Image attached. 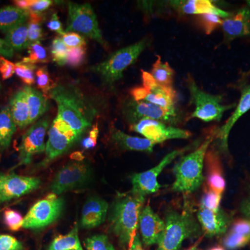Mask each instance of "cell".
Returning <instances> with one entry per match:
<instances>
[{
	"label": "cell",
	"instance_id": "1",
	"mask_svg": "<svg viewBox=\"0 0 250 250\" xmlns=\"http://www.w3.org/2000/svg\"><path fill=\"white\" fill-rule=\"evenodd\" d=\"M49 95L57 103V116L80 136L91 126L99 113L96 104L76 85L57 83L52 85Z\"/></svg>",
	"mask_w": 250,
	"mask_h": 250
},
{
	"label": "cell",
	"instance_id": "2",
	"mask_svg": "<svg viewBox=\"0 0 250 250\" xmlns=\"http://www.w3.org/2000/svg\"><path fill=\"white\" fill-rule=\"evenodd\" d=\"M146 197L130 191L116 199L109 213L110 228L121 246L129 247L139 228Z\"/></svg>",
	"mask_w": 250,
	"mask_h": 250
},
{
	"label": "cell",
	"instance_id": "3",
	"mask_svg": "<svg viewBox=\"0 0 250 250\" xmlns=\"http://www.w3.org/2000/svg\"><path fill=\"white\" fill-rule=\"evenodd\" d=\"M215 134L216 131L208 135L200 147L190 154L182 156L174 166L175 179L172 187L174 192H191L202 185L205 179L203 168L206 155L215 139Z\"/></svg>",
	"mask_w": 250,
	"mask_h": 250
},
{
	"label": "cell",
	"instance_id": "4",
	"mask_svg": "<svg viewBox=\"0 0 250 250\" xmlns=\"http://www.w3.org/2000/svg\"><path fill=\"white\" fill-rule=\"evenodd\" d=\"M149 44V39L144 38L136 43L113 52L104 62L90 67V70L100 77L105 86L112 88L123 78L125 70L137 61Z\"/></svg>",
	"mask_w": 250,
	"mask_h": 250
},
{
	"label": "cell",
	"instance_id": "5",
	"mask_svg": "<svg viewBox=\"0 0 250 250\" xmlns=\"http://www.w3.org/2000/svg\"><path fill=\"white\" fill-rule=\"evenodd\" d=\"M165 230L158 243L157 250H179L186 239L201 235L202 229L191 210H171L166 215Z\"/></svg>",
	"mask_w": 250,
	"mask_h": 250
},
{
	"label": "cell",
	"instance_id": "6",
	"mask_svg": "<svg viewBox=\"0 0 250 250\" xmlns=\"http://www.w3.org/2000/svg\"><path fill=\"white\" fill-rule=\"evenodd\" d=\"M121 111L123 118L131 125L143 119H152L176 126L185 119L184 112L177 106L161 107L146 102L136 101L132 97L122 102Z\"/></svg>",
	"mask_w": 250,
	"mask_h": 250
},
{
	"label": "cell",
	"instance_id": "7",
	"mask_svg": "<svg viewBox=\"0 0 250 250\" xmlns=\"http://www.w3.org/2000/svg\"><path fill=\"white\" fill-rule=\"evenodd\" d=\"M186 83L190 95V104L195 106L190 118H197L206 123L219 122L225 112L236 106V103L224 104L222 95H213L202 90L190 75H188Z\"/></svg>",
	"mask_w": 250,
	"mask_h": 250
},
{
	"label": "cell",
	"instance_id": "8",
	"mask_svg": "<svg viewBox=\"0 0 250 250\" xmlns=\"http://www.w3.org/2000/svg\"><path fill=\"white\" fill-rule=\"evenodd\" d=\"M67 11L68 18L65 32L77 33L96 41L104 47H106V42L104 40L98 18L91 5L88 3L69 2Z\"/></svg>",
	"mask_w": 250,
	"mask_h": 250
},
{
	"label": "cell",
	"instance_id": "9",
	"mask_svg": "<svg viewBox=\"0 0 250 250\" xmlns=\"http://www.w3.org/2000/svg\"><path fill=\"white\" fill-rule=\"evenodd\" d=\"M63 208V199L50 192L31 207L23 220L22 228L42 229L55 222L60 217Z\"/></svg>",
	"mask_w": 250,
	"mask_h": 250
},
{
	"label": "cell",
	"instance_id": "10",
	"mask_svg": "<svg viewBox=\"0 0 250 250\" xmlns=\"http://www.w3.org/2000/svg\"><path fill=\"white\" fill-rule=\"evenodd\" d=\"M80 138L65 121L57 116L49 129L45 158L39 166L45 167L48 165L54 159L67 152Z\"/></svg>",
	"mask_w": 250,
	"mask_h": 250
},
{
	"label": "cell",
	"instance_id": "11",
	"mask_svg": "<svg viewBox=\"0 0 250 250\" xmlns=\"http://www.w3.org/2000/svg\"><path fill=\"white\" fill-rule=\"evenodd\" d=\"M141 72L143 87H136L130 92L134 100L146 102L164 108L177 106L178 96L173 88H166L159 84L149 72L143 70Z\"/></svg>",
	"mask_w": 250,
	"mask_h": 250
},
{
	"label": "cell",
	"instance_id": "12",
	"mask_svg": "<svg viewBox=\"0 0 250 250\" xmlns=\"http://www.w3.org/2000/svg\"><path fill=\"white\" fill-rule=\"evenodd\" d=\"M91 176L89 166L83 161L70 162L57 172L50 185L52 193L60 195L88 183Z\"/></svg>",
	"mask_w": 250,
	"mask_h": 250
},
{
	"label": "cell",
	"instance_id": "13",
	"mask_svg": "<svg viewBox=\"0 0 250 250\" xmlns=\"http://www.w3.org/2000/svg\"><path fill=\"white\" fill-rule=\"evenodd\" d=\"M49 126L48 120L42 118L31 125L24 133L18 147V163L14 168L18 166L29 165L33 156L45 152V139Z\"/></svg>",
	"mask_w": 250,
	"mask_h": 250
},
{
	"label": "cell",
	"instance_id": "14",
	"mask_svg": "<svg viewBox=\"0 0 250 250\" xmlns=\"http://www.w3.org/2000/svg\"><path fill=\"white\" fill-rule=\"evenodd\" d=\"M187 148L175 149L167 154L162 160L152 168L145 172L133 174L131 176L132 189L131 191L137 195L147 196L155 193L161 188V184L158 182V177L162 171L179 156L187 151Z\"/></svg>",
	"mask_w": 250,
	"mask_h": 250
},
{
	"label": "cell",
	"instance_id": "15",
	"mask_svg": "<svg viewBox=\"0 0 250 250\" xmlns=\"http://www.w3.org/2000/svg\"><path fill=\"white\" fill-rule=\"evenodd\" d=\"M130 129L142 135L145 139L155 145L168 140L187 139L191 136V133L187 130L152 119L141 120L131 125Z\"/></svg>",
	"mask_w": 250,
	"mask_h": 250
},
{
	"label": "cell",
	"instance_id": "16",
	"mask_svg": "<svg viewBox=\"0 0 250 250\" xmlns=\"http://www.w3.org/2000/svg\"><path fill=\"white\" fill-rule=\"evenodd\" d=\"M41 179L14 172H0V205L24 196L39 188Z\"/></svg>",
	"mask_w": 250,
	"mask_h": 250
},
{
	"label": "cell",
	"instance_id": "17",
	"mask_svg": "<svg viewBox=\"0 0 250 250\" xmlns=\"http://www.w3.org/2000/svg\"><path fill=\"white\" fill-rule=\"evenodd\" d=\"M197 218L202 231L210 238L225 234L231 224L230 215L221 208L213 210L200 207Z\"/></svg>",
	"mask_w": 250,
	"mask_h": 250
},
{
	"label": "cell",
	"instance_id": "18",
	"mask_svg": "<svg viewBox=\"0 0 250 250\" xmlns=\"http://www.w3.org/2000/svg\"><path fill=\"white\" fill-rule=\"evenodd\" d=\"M241 98L236 105V110L229 118L223 126L216 130L215 138L218 140L219 146L224 152H228V140L230 132L237 121L250 110V83L240 85Z\"/></svg>",
	"mask_w": 250,
	"mask_h": 250
},
{
	"label": "cell",
	"instance_id": "19",
	"mask_svg": "<svg viewBox=\"0 0 250 250\" xmlns=\"http://www.w3.org/2000/svg\"><path fill=\"white\" fill-rule=\"evenodd\" d=\"M139 228L143 243L146 246L158 244L165 230V222L149 205L143 207L140 214Z\"/></svg>",
	"mask_w": 250,
	"mask_h": 250
},
{
	"label": "cell",
	"instance_id": "20",
	"mask_svg": "<svg viewBox=\"0 0 250 250\" xmlns=\"http://www.w3.org/2000/svg\"><path fill=\"white\" fill-rule=\"evenodd\" d=\"M224 42L230 43L238 38L250 36V8L243 7L222 23Z\"/></svg>",
	"mask_w": 250,
	"mask_h": 250
},
{
	"label": "cell",
	"instance_id": "21",
	"mask_svg": "<svg viewBox=\"0 0 250 250\" xmlns=\"http://www.w3.org/2000/svg\"><path fill=\"white\" fill-rule=\"evenodd\" d=\"M170 9L183 15L215 14L221 18H228L230 13L219 9L209 0H187V1H165Z\"/></svg>",
	"mask_w": 250,
	"mask_h": 250
},
{
	"label": "cell",
	"instance_id": "22",
	"mask_svg": "<svg viewBox=\"0 0 250 250\" xmlns=\"http://www.w3.org/2000/svg\"><path fill=\"white\" fill-rule=\"evenodd\" d=\"M108 210V203L103 199L97 197L88 199L82 208L81 228L85 229L98 228L106 220Z\"/></svg>",
	"mask_w": 250,
	"mask_h": 250
},
{
	"label": "cell",
	"instance_id": "23",
	"mask_svg": "<svg viewBox=\"0 0 250 250\" xmlns=\"http://www.w3.org/2000/svg\"><path fill=\"white\" fill-rule=\"evenodd\" d=\"M110 139L115 146L125 151L152 153L155 146L149 140L130 136L114 126L110 130Z\"/></svg>",
	"mask_w": 250,
	"mask_h": 250
},
{
	"label": "cell",
	"instance_id": "24",
	"mask_svg": "<svg viewBox=\"0 0 250 250\" xmlns=\"http://www.w3.org/2000/svg\"><path fill=\"white\" fill-rule=\"evenodd\" d=\"M223 246L229 250L244 248L250 243V222L246 219L235 220L223 239Z\"/></svg>",
	"mask_w": 250,
	"mask_h": 250
},
{
	"label": "cell",
	"instance_id": "25",
	"mask_svg": "<svg viewBox=\"0 0 250 250\" xmlns=\"http://www.w3.org/2000/svg\"><path fill=\"white\" fill-rule=\"evenodd\" d=\"M205 160L208 170L207 181L208 189L223 195L226 188V182L224 178L223 168L218 153L213 149H208Z\"/></svg>",
	"mask_w": 250,
	"mask_h": 250
},
{
	"label": "cell",
	"instance_id": "26",
	"mask_svg": "<svg viewBox=\"0 0 250 250\" xmlns=\"http://www.w3.org/2000/svg\"><path fill=\"white\" fill-rule=\"evenodd\" d=\"M27 95L29 110V124L33 125L49 109L48 99L40 90L34 87L26 85L23 88Z\"/></svg>",
	"mask_w": 250,
	"mask_h": 250
},
{
	"label": "cell",
	"instance_id": "27",
	"mask_svg": "<svg viewBox=\"0 0 250 250\" xmlns=\"http://www.w3.org/2000/svg\"><path fill=\"white\" fill-rule=\"evenodd\" d=\"M9 107L17 127L22 129L29 125V106L27 95L23 88L13 95L9 101Z\"/></svg>",
	"mask_w": 250,
	"mask_h": 250
},
{
	"label": "cell",
	"instance_id": "28",
	"mask_svg": "<svg viewBox=\"0 0 250 250\" xmlns=\"http://www.w3.org/2000/svg\"><path fill=\"white\" fill-rule=\"evenodd\" d=\"M30 12L17 6H7L0 9V30H10L19 24L27 22Z\"/></svg>",
	"mask_w": 250,
	"mask_h": 250
},
{
	"label": "cell",
	"instance_id": "29",
	"mask_svg": "<svg viewBox=\"0 0 250 250\" xmlns=\"http://www.w3.org/2000/svg\"><path fill=\"white\" fill-rule=\"evenodd\" d=\"M17 129L9 106L0 110V151L8 149Z\"/></svg>",
	"mask_w": 250,
	"mask_h": 250
},
{
	"label": "cell",
	"instance_id": "30",
	"mask_svg": "<svg viewBox=\"0 0 250 250\" xmlns=\"http://www.w3.org/2000/svg\"><path fill=\"white\" fill-rule=\"evenodd\" d=\"M79 226L75 224L70 232L54 238L47 250H83L79 237Z\"/></svg>",
	"mask_w": 250,
	"mask_h": 250
},
{
	"label": "cell",
	"instance_id": "31",
	"mask_svg": "<svg viewBox=\"0 0 250 250\" xmlns=\"http://www.w3.org/2000/svg\"><path fill=\"white\" fill-rule=\"evenodd\" d=\"M5 34V41L14 51L22 50L29 47L27 22L12 28Z\"/></svg>",
	"mask_w": 250,
	"mask_h": 250
},
{
	"label": "cell",
	"instance_id": "32",
	"mask_svg": "<svg viewBox=\"0 0 250 250\" xmlns=\"http://www.w3.org/2000/svg\"><path fill=\"white\" fill-rule=\"evenodd\" d=\"M156 57L157 60L153 65L150 75L159 84L166 88H173L172 85L175 72L170 66L168 62H163L159 56L157 55Z\"/></svg>",
	"mask_w": 250,
	"mask_h": 250
},
{
	"label": "cell",
	"instance_id": "33",
	"mask_svg": "<svg viewBox=\"0 0 250 250\" xmlns=\"http://www.w3.org/2000/svg\"><path fill=\"white\" fill-rule=\"evenodd\" d=\"M83 246L86 250H116L108 236L104 234H96L87 238L83 241Z\"/></svg>",
	"mask_w": 250,
	"mask_h": 250
},
{
	"label": "cell",
	"instance_id": "34",
	"mask_svg": "<svg viewBox=\"0 0 250 250\" xmlns=\"http://www.w3.org/2000/svg\"><path fill=\"white\" fill-rule=\"evenodd\" d=\"M29 18L30 21L28 22V42L30 45L36 42H40L43 38V32L39 15L30 14Z\"/></svg>",
	"mask_w": 250,
	"mask_h": 250
},
{
	"label": "cell",
	"instance_id": "35",
	"mask_svg": "<svg viewBox=\"0 0 250 250\" xmlns=\"http://www.w3.org/2000/svg\"><path fill=\"white\" fill-rule=\"evenodd\" d=\"M36 68L34 64L23 62H16L15 73L26 85L31 86L35 83L34 70Z\"/></svg>",
	"mask_w": 250,
	"mask_h": 250
},
{
	"label": "cell",
	"instance_id": "36",
	"mask_svg": "<svg viewBox=\"0 0 250 250\" xmlns=\"http://www.w3.org/2000/svg\"><path fill=\"white\" fill-rule=\"evenodd\" d=\"M28 50L29 56L24 57L22 62L35 65L38 62H46L48 61L47 52L41 42L31 44L28 47Z\"/></svg>",
	"mask_w": 250,
	"mask_h": 250
},
{
	"label": "cell",
	"instance_id": "37",
	"mask_svg": "<svg viewBox=\"0 0 250 250\" xmlns=\"http://www.w3.org/2000/svg\"><path fill=\"white\" fill-rule=\"evenodd\" d=\"M68 47L64 43L62 38H55L52 41L51 47V53L54 62L59 65H63L66 64L67 52Z\"/></svg>",
	"mask_w": 250,
	"mask_h": 250
},
{
	"label": "cell",
	"instance_id": "38",
	"mask_svg": "<svg viewBox=\"0 0 250 250\" xmlns=\"http://www.w3.org/2000/svg\"><path fill=\"white\" fill-rule=\"evenodd\" d=\"M197 21L205 34L209 35L218 27L222 25L223 20L215 14H203L197 16Z\"/></svg>",
	"mask_w": 250,
	"mask_h": 250
},
{
	"label": "cell",
	"instance_id": "39",
	"mask_svg": "<svg viewBox=\"0 0 250 250\" xmlns=\"http://www.w3.org/2000/svg\"><path fill=\"white\" fill-rule=\"evenodd\" d=\"M23 220L24 218L17 210L7 209L3 215L4 225L11 231H18L22 228Z\"/></svg>",
	"mask_w": 250,
	"mask_h": 250
},
{
	"label": "cell",
	"instance_id": "40",
	"mask_svg": "<svg viewBox=\"0 0 250 250\" xmlns=\"http://www.w3.org/2000/svg\"><path fill=\"white\" fill-rule=\"evenodd\" d=\"M221 200V195H219L208 188L202 195L200 207L208 208V209L217 210L220 208V205Z\"/></svg>",
	"mask_w": 250,
	"mask_h": 250
},
{
	"label": "cell",
	"instance_id": "41",
	"mask_svg": "<svg viewBox=\"0 0 250 250\" xmlns=\"http://www.w3.org/2000/svg\"><path fill=\"white\" fill-rule=\"evenodd\" d=\"M36 82L39 89L42 90V93H49V90L52 88L51 85L50 76L47 67H41L38 69L36 72Z\"/></svg>",
	"mask_w": 250,
	"mask_h": 250
},
{
	"label": "cell",
	"instance_id": "42",
	"mask_svg": "<svg viewBox=\"0 0 250 250\" xmlns=\"http://www.w3.org/2000/svg\"><path fill=\"white\" fill-rule=\"evenodd\" d=\"M85 47L69 48L67 52L66 64L72 67H78L84 62Z\"/></svg>",
	"mask_w": 250,
	"mask_h": 250
},
{
	"label": "cell",
	"instance_id": "43",
	"mask_svg": "<svg viewBox=\"0 0 250 250\" xmlns=\"http://www.w3.org/2000/svg\"><path fill=\"white\" fill-rule=\"evenodd\" d=\"M22 242L8 234H0V250H24Z\"/></svg>",
	"mask_w": 250,
	"mask_h": 250
},
{
	"label": "cell",
	"instance_id": "44",
	"mask_svg": "<svg viewBox=\"0 0 250 250\" xmlns=\"http://www.w3.org/2000/svg\"><path fill=\"white\" fill-rule=\"evenodd\" d=\"M61 38L68 48L85 47V44H86L84 37L77 33L65 32V34L62 36Z\"/></svg>",
	"mask_w": 250,
	"mask_h": 250
},
{
	"label": "cell",
	"instance_id": "45",
	"mask_svg": "<svg viewBox=\"0 0 250 250\" xmlns=\"http://www.w3.org/2000/svg\"><path fill=\"white\" fill-rule=\"evenodd\" d=\"M16 71V63H14L4 57H0V74L3 80L11 78Z\"/></svg>",
	"mask_w": 250,
	"mask_h": 250
},
{
	"label": "cell",
	"instance_id": "46",
	"mask_svg": "<svg viewBox=\"0 0 250 250\" xmlns=\"http://www.w3.org/2000/svg\"><path fill=\"white\" fill-rule=\"evenodd\" d=\"M238 208H239L241 218L250 222V186L248 190H247L246 195L240 202Z\"/></svg>",
	"mask_w": 250,
	"mask_h": 250
},
{
	"label": "cell",
	"instance_id": "47",
	"mask_svg": "<svg viewBox=\"0 0 250 250\" xmlns=\"http://www.w3.org/2000/svg\"><path fill=\"white\" fill-rule=\"evenodd\" d=\"M52 4L53 1L51 0H34L29 11L31 14L39 15L48 9Z\"/></svg>",
	"mask_w": 250,
	"mask_h": 250
},
{
	"label": "cell",
	"instance_id": "48",
	"mask_svg": "<svg viewBox=\"0 0 250 250\" xmlns=\"http://www.w3.org/2000/svg\"><path fill=\"white\" fill-rule=\"evenodd\" d=\"M47 27L51 31L57 32L61 36L65 34V31L62 28V23L61 22L58 15L57 13H54L51 18L50 21L47 23Z\"/></svg>",
	"mask_w": 250,
	"mask_h": 250
},
{
	"label": "cell",
	"instance_id": "49",
	"mask_svg": "<svg viewBox=\"0 0 250 250\" xmlns=\"http://www.w3.org/2000/svg\"><path fill=\"white\" fill-rule=\"evenodd\" d=\"M0 55L6 58H12L14 55V50L5 41L4 39H0Z\"/></svg>",
	"mask_w": 250,
	"mask_h": 250
},
{
	"label": "cell",
	"instance_id": "50",
	"mask_svg": "<svg viewBox=\"0 0 250 250\" xmlns=\"http://www.w3.org/2000/svg\"><path fill=\"white\" fill-rule=\"evenodd\" d=\"M128 250H144L143 248L142 243H141V238H140L139 233H136L135 234Z\"/></svg>",
	"mask_w": 250,
	"mask_h": 250
},
{
	"label": "cell",
	"instance_id": "51",
	"mask_svg": "<svg viewBox=\"0 0 250 250\" xmlns=\"http://www.w3.org/2000/svg\"><path fill=\"white\" fill-rule=\"evenodd\" d=\"M16 6L23 10L29 11L31 5L34 3V0H16L14 1Z\"/></svg>",
	"mask_w": 250,
	"mask_h": 250
},
{
	"label": "cell",
	"instance_id": "52",
	"mask_svg": "<svg viewBox=\"0 0 250 250\" xmlns=\"http://www.w3.org/2000/svg\"><path fill=\"white\" fill-rule=\"evenodd\" d=\"M97 141H94V140L90 139V137L85 138L82 141V146H83L85 149H90V148L95 147Z\"/></svg>",
	"mask_w": 250,
	"mask_h": 250
},
{
	"label": "cell",
	"instance_id": "53",
	"mask_svg": "<svg viewBox=\"0 0 250 250\" xmlns=\"http://www.w3.org/2000/svg\"><path fill=\"white\" fill-rule=\"evenodd\" d=\"M99 136V129L98 124L96 123L92 129L90 130L89 132V137L90 139L94 140V141H98V138Z\"/></svg>",
	"mask_w": 250,
	"mask_h": 250
},
{
	"label": "cell",
	"instance_id": "54",
	"mask_svg": "<svg viewBox=\"0 0 250 250\" xmlns=\"http://www.w3.org/2000/svg\"><path fill=\"white\" fill-rule=\"evenodd\" d=\"M71 158L74 160H77V161H82L83 159V156L81 152H75L71 155Z\"/></svg>",
	"mask_w": 250,
	"mask_h": 250
},
{
	"label": "cell",
	"instance_id": "55",
	"mask_svg": "<svg viewBox=\"0 0 250 250\" xmlns=\"http://www.w3.org/2000/svg\"><path fill=\"white\" fill-rule=\"evenodd\" d=\"M202 241L201 239H199L198 241L196 242V243H195V244L193 245V246H192L191 247H190V248H188V249L187 250H199V245H200V242Z\"/></svg>",
	"mask_w": 250,
	"mask_h": 250
},
{
	"label": "cell",
	"instance_id": "56",
	"mask_svg": "<svg viewBox=\"0 0 250 250\" xmlns=\"http://www.w3.org/2000/svg\"><path fill=\"white\" fill-rule=\"evenodd\" d=\"M209 250H225V248H223L221 246H216L214 247V248H210Z\"/></svg>",
	"mask_w": 250,
	"mask_h": 250
},
{
	"label": "cell",
	"instance_id": "57",
	"mask_svg": "<svg viewBox=\"0 0 250 250\" xmlns=\"http://www.w3.org/2000/svg\"><path fill=\"white\" fill-rule=\"evenodd\" d=\"M247 4H248V6L250 8V1H247Z\"/></svg>",
	"mask_w": 250,
	"mask_h": 250
},
{
	"label": "cell",
	"instance_id": "58",
	"mask_svg": "<svg viewBox=\"0 0 250 250\" xmlns=\"http://www.w3.org/2000/svg\"><path fill=\"white\" fill-rule=\"evenodd\" d=\"M0 88H1V84H0Z\"/></svg>",
	"mask_w": 250,
	"mask_h": 250
}]
</instances>
